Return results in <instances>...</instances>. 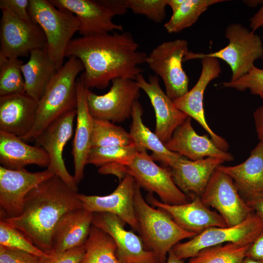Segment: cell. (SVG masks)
Instances as JSON below:
<instances>
[{"label": "cell", "mask_w": 263, "mask_h": 263, "mask_svg": "<svg viewBox=\"0 0 263 263\" xmlns=\"http://www.w3.org/2000/svg\"><path fill=\"white\" fill-rule=\"evenodd\" d=\"M129 32H115L72 39L65 57L75 56L84 71L79 78L86 89L107 87L114 78L135 80L143 72L139 65L146 62L148 55Z\"/></svg>", "instance_id": "1"}, {"label": "cell", "mask_w": 263, "mask_h": 263, "mask_svg": "<svg viewBox=\"0 0 263 263\" xmlns=\"http://www.w3.org/2000/svg\"><path fill=\"white\" fill-rule=\"evenodd\" d=\"M78 195L55 175L27 194L19 216L0 219L20 230L43 252L51 254L52 236L59 220L66 213L83 208Z\"/></svg>", "instance_id": "2"}, {"label": "cell", "mask_w": 263, "mask_h": 263, "mask_svg": "<svg viewBox=\"0 0 263 263\" xmlns=\"http://www.w3.org/2000/svg\"><path fill=\"white\" fill-rule=\"evenodd\" d=\"M134 206L138 232L145 247L153 252L157 263H165L169 251L181 241L196 235L179 226L164 210L155 208L147 203L136 182Z\"/></svg>", "instance_id": "3"}, {"label": "cell", "mask_w": 263, "mask_h": 263, "mask_svg": "<svg viewBox=\"0 0 263 263\" xmlns=\"http://www.w3.org/2000/svg\"><path fill=\"white\" fill-rule=\"evenodd\" d=\"M84 70L82 62L75 56H71L57 71L38 102L34 126L27 135L21 138L23 141H34L49 124L65 113L76 109V78Z\"/></svg>", "instance_id": "4"}, {"label": "cell", "mask_w": 263, "mask_h": 263, "mask_svg": "<svg viewBox=\"0 0 263 263\" xmlns=\"http://www.w3.org/2000/svg\"><path fill=\"white\" fill-rule=\"evenodd\" d=\"M28 14L44 32L46 50L57 71L63 65L67 47L79 29V22L72 13L55 7L49 0H29Z\"/></svg>", "instance_id": "5"}, {"label": "cell", "mask_w": 263, "mask_h": 263, "mask_svg": "<svg viewBox=\"0 0 263 263\" xmlns=\"http://www.w3.org/2000/svg\"><path fill=\"white\" fill-rule=\"evenodd\" d=\"M228 44L218 51L204 54L188 51L184 61L203 57L220 59L230 67V81H234L247 74L255 66L254 62L263 56V41L262 38L239 23L228 25L225 30Z\"/></svg>", "instance_id": "6"}, {"label": "cell", "mask_w": 263, "mask_h": 263, "mask_svg": "<svg viewBox=\"0 0 263 263\" xmlns=\"http://www.w3.org/2000/svg\"><path fill=\"white\" fill-rule=\"evenodd\" d=\"M57 8L75 15L82 37L105 34L114 30L123 32L122 25L114 23L113 18L125 14L128 9L122 0H49Z\"/></svg>", "instance_id": "7"}, {"label": "cell", "mask_w": 263, "mask_h": 263, "mask_svg": "<svg viewBox=\"0 0 263 263\" xmlns=\"http://www.w3.org/2000/svg\"><path fill=\"white\" fill-rule=\"evenodd\" d=\"M263 229V220L253 211L236 225L208 228L188 241L178 243L172 249L181 259L191 258L205 248L224 243L250 244Z\"/></svg>", "instance_id": "8"}, {"label": "cell", "mask_w": 263, "mask_h": 263, "mask_svg": "<svg viewBox=\"0 0 263 263\" xmlns=\"http://www.w3.org/2000/svg\"><path fill=\"white\" fill-rule=\"evenodd\" d=\"M188 52V42L177 39L164 42L153 49L146 62L163 80L167 95L174 100L188 91V77L183 69L184 58Z\"/></svg>", "instance_id": "9"}, {"label": "cell", "mask_w": 263, "mask_h": 263, "mask_svg": "<svg viewBox=\"0 0 263 263\" xmlns=\"http://www.w3.org/2000/svg\"><path fill=\"white\" fill-rule=\"evenodd\" d=\"M127 170L141 188L156 193L163 203L180 205L191 200L175 184L170 169L157 165L147 150L137 152Z\"/></svg>", "instance_id": "10"}, {"label": "cell", "mask_w": 263, "mask_h": 263, "mask_svg": "<svg viewBox=\"0 0 263 263\" xmlns=\"http://www.w3.org/2000/svg\"><path fill=\"white\" fill-rule=\"evenodd\" d=\"M112 82L110 90L103 95L87 89L88 108L93 118L122 122L131 116L141 89L135 80L129 78H116Z\"/></svg>", "instance_id": "11"}, {"label": "cell", "mask_w": 263, "mask_h": 263, "mask_svg": "<svg viewBox=\"0 0 263 263\" xmlns=\"http://www.w3.org/2000/svg\"><path fill=\"white\" fill-rule=\"evenodd\" d=\"M200 198L207 207L216 210L227 226L242 222L253 211L241 197L232 178L218 168Z\"/></svg>", "instance_id": "12"}, {"label": "cell", "mask_w": 263, "mask_h": 263, "mask_svg": "<svg viewBox=\"0 0 263 263\" xmlns=\"http://www.w3.org/2000/svg\"><path fill=\"white\" fill-rule=\"evenodd\" d=\"M0 30V57L27 56L31 51L46 48L47 40L40 26L2 9Z\"/></svg>", "instance_id": "13"}, {"label": "cell", "mask_w": 263, "mask_h": 263, "mask_svg": "<svg viewBox=\"0 0 263 263\" xmlns=\"http://www.w3.org/2000/svg\"><path fill=\"white\" fill-rule=\"evenodd\" d=\"M48 168L32 172L25 169L14 170L0 167V219L19 216L27 194L43 181L55 175Z\"/></svg>", "instance_id": "14"}, {"label": "cell", "mask_w": 263, "mask_h": 263, "mask_svg": "<svg viewBox=\"0 0 263 263\" xmlns=\"http://www.w3.org/2000/svg\"><path fill=\"white\" fill-rule=\"evenodd\" d=\"M76 110L68 111L46 126L36 137L35 145L42 148L50 158L47 168L60 178L70 188L77 191V185L66 168L63 150L73 135Z\"/></svg>", "instance_id": "15"}, {"label": "cell", "mask_w": 263, "mask_h": 263, "mask_svg": "<svg viewBox=\"0 0 263 263\" xmlns=\"http://www.w3.org/2000/svg\"><path fill=\"white\" fill-rule=\"evenodd\" d=\"M201 59L202 71L196 83L185 95L173 100V102L177 108L194 119L201 125L219 148L226 151L229 148L227 142L215 133L208 126L205 116L203 106L205 91L210 82L219 76L222 69L217 58L203 57Z\"/></svg>", "instance_id": "16"}, {"label": "cell", "mask_w": 263, "mask_h": 263, "mask_svg": "<svg viewBox=\"0 0 263 263\" xmlns=\"http://www.w3.org/2000/svg\"><path fill=\"white\" fill-rule=\"evenodd\" d=\"M126 223L117 216L106 212L94 213L93 225L108 233L114 240L117 256L122 263H157L140 237L125 228Z\"/></svg>", "instance_id": "17"}, {"label": "cell", "mask_w": 263, "mask_h": 263, "mask_svg": "<svg viewBox=\"0 0 263 263\" xmlns=\"http://www.w3.org/2000/svg\"><path fill=\"white\" fill-rule=\"evenodd\" d=\"M188 197L191 199L189 202L180 205L163 203L150 193L146 198L151 206L167 212L183 229L196 235L210 227L227 226L223 218L207 207L200 196L190 194Z\"/></svg>", "instance_id": "18"}, {"label": "cell", "mask_w": 263, "mask_h": 263, "mask_svg": "<svg viewBox=\"0 0 263 263\" xmlns=\"http://www.w3.org/2000/svg\"><path fill=\"white\" fill-rule=\"evenodd\" d=\"M135 181L127 173L117 187L105 196L87 195L78 193L82 207L94 213L114 214L138 231V223L134 206Z\"/></svg>", "instance_id": "19"}, {"label": "cell", "mask_w": 263, "mask_h": 263, "mask_svg": "<svg viewBox=\"0 0 263 263\" xmlns=\"http://www.w3.org/2000/svg\"><path fill=\"white\" fill-rule=\"evenodd\" d=\"M135 81L150 99L156 117L155 133L165 144L188 116L177 108L173 100L162 90L157 75H150L147 81L140 74Z\"/></svg>", "instance_id": "20"}, {"label": "cell", "mask_w": 263, "mask_h": 263, "mask_svg": "<svg viewBox=\"0 0 263 263\" xmlns=\"http://www.w3.org/2000/svg\"><path fill=\"white\" fill-rule=\"evenodd\" d=\"M188 116L173 132L165 145L169 150L190 160L196 161L207 157L217 158L224 162L231 161L234 156L219 148L207 135L197 134Z\"/></svg>", "instance_id": "21"}, {"label": "cell", "mask_w": 263, "mask_h": 263, "mask_svg": "<svg viewBox=\"0 0 263 263\" xmlns=\"http://www.w3.org/2000/svg\"><path fill=\"white\" fill-rule=\"evenodd\" d=\"M38 103L24 94L0 96V131L20 138L33 129Z\"/></svg>", "instance_id": "22"}, {"label": "cell", "mask_w": 263, "mask_h": 263, "mask_svg": "<svg viewBox=\"0 0 263 263\" xmlns=\"http://www.w3.org/2000/svg\"><path fill=\"white\" fill-rule=\"evenodd\" d=\"M87 90L80 79L77 80L76 126L72 152L74 162V177L77 185L84 177L87 156L91 149L94 118L87 106Z\"/></svg>", "instance_id": "23"}, {"label": "cell", "mask_w": 263, "mask_h": 263, "mask_svg": "<svg viewBox=\"0 0 263 263\" xmlns=\"http://www.w3.org/2000/svg\"><path fill=\"white\" fill-rule=\"evenodd\" d=\"M222 159L207 157L192 161L181 156L170 169L172 177L179 188L188 196H201L214 171L224 163Z\"/></svg>", "instance_id": "24"}, {"label": "cell", "mask_w": 263, "mask_h": 263, "mask_svg": "<svg viewBox=\"0 0 263 263\" xmlns=\"http://www.w3.org/2000/svg\"><path fill=\"white\" fill-rule=\"evenodd\" d=\"M94 214L83 208L65 214L57 223L52 236V254L84 245L93 225Z\"/></svg>", "instance_id": "25"}, {"label": "cell", "mask_w": 263, "mask_h": 263, "mask_svg": "<svg viewBox=\"0 0 263 263\" xmlns=\"http://www.w3.org/2000/svg\"><path fill=\"white\" fill-rule=\"evenodd\" d=\"M0 163L4 168L19 170L29 165L47 168L50 161L42 148L29 145L15 135L0 131Z\"/></svg>", "instance_id": "26"}, {"label": "cell", "mask_w": 263, "mask_h": 263, "mask_svg": "<svg viewBox=\"0 0 263 263\" xmlns=\"http://www.w3.org/2000/svg\"><path fill=\"white\" fill-rule=\"evenodd\" d=\"M143 108L137 100L133 104L130 133L138 152L150 150L154 161L159 162L165 167H172L182 156L168 150L155 133L151 131L143 122Z\"/></svg>", "instance_id": "27"}, {"label": "cell", "mask_w": 263, "mask_h": 263, "mask_svg": "<svg viewBox=\"0 0 263 263\" xmlns=\"http://www.w3.org/2000/svg\"><path fill=\"white\" fill-rule=\"evenodd\" d=\"M21 70L25 82V94L38 103L57 72L46 48L31 51L28 61L21 65Z\"/></svg>", "instance_id": "28"}, {"label": "cell", "mask_w": 263, "mask_h": 263, "mask_svg": "<svg viewBox=\"0 0 263 263\" xmlns=\"http://www.w3.org/2000/svg\"><path fill=\"white\" fill-rule=\"evenodd\" d=\"M217 168L232 178L239 193L263 192V141L244 162L234 166L221 165Z\"/></svg>", "instance_id": "29"}, {"label": "cell", "mask_w": 263, "mask_h": 263, "mask_svg": "<svg viewBox=\"0 0 263 263\" xmlns=\"http://www.w3.org/2000/svg\"><path fill=\"white\" fill-rule=\"evenodd\" d=\"M84 246V254L79 263H122L113 239L93 225Z\"/></svg>", "instance_id": "30"}, {"label": "cell", "mask_w": 263, "mask_h": 263, "mask_svg": "<svg viewBox=\"0 0 263 263\" xmlns=\"http://www.w3.org/2000/svg\"><path fill=\"white\" fill-rule=\"evenodd\" d=\"M223 1L225 0H185L164 26L169 33L180 32L194 24L209 6Z\"/></svg>", "instance_id": "31"}, {"label": "cell", "mask_w": 263, "mask_h": 263, "mask_svg": "<svg viewBox=\"0 0 263 263\" xmlns=\"http://www.w3.org/2000/svg\"><path fill=\"white\" fill-rule=\"evenodd\" d=\"M134 145L130 132L106 120L94 118L91 148Z\"/></svg>", "instance_id": "32"}, {"label": "cell", "mask_w": 263, "mask_h": 263, "mask_svg": "<svg viewBox=\"0 0 263 263\" xmlns=\"http://www.w3.org/2000/svg\"><path fill=\"white\" fill-rule=\"evenodd\" d=\"M250 244L229 243L209 247L190 258L188 263H242Z\"/></svg>", "instance_id": "33"}, {"label": "cell", "mask_w": 263, "mask_h": 263, "mask_svg": "<svg viewBox=\"0 0 263 263\" xmlns=\"http://www.w3.org/2000/svg\"><path fill=\"white\" fill-rule=\"evenodd\" d=\"M137 152L134 145L92 148L87 156V164L99 168L111 163L128 166L132 163Z\"/></svg>", "instance_id": "34"}, {"label": "cell", "mask_w": 263, "mask_h": 263, "mask_svg": "<svg viewBox=\"0 0 263 263\" xmlns=\"http://www.w3.org/2000/svg\"><path fill=\"white\" fill-rule=\"evenodd\" d=\"M22 64L19 58L0 57V96L25 93Z\"/></svg>", "instance_id": "35"}, {"label": "cell", "mask_w": 263, "mask_h": 263, "mask_svg": "<svg viewBox=\"0 0 263 263\" xmlns=\"http://www.w3.org/2000/svg\"><path fill=\"white\" fill-rule=\"evenodd\" d=\"M0 245L41 257L47 254L37 247L22 232L0 220Z\"/></svg>", "instance_id": "36"}, {"label": "cell", "mask_w": 263, "mask_h": 263, "mask_svg": "<svg viewBox=\"0 0 263 263\" xmlns=\"http://www.w3.org/2000/svg\"><path fill=\"white\" fill-rule=\"evenodd\" d=\"M168 0H122L124 6L135 14L146 16L156 23L165 19Z\"/></svg>", "instance_id": "37"}, {"label": "cell", "mask_w": 263, "mask_h": 263, "mask_svg": "<svg viewBox=\"0 0 263 263\" xmlns=\"http://www.w3.org/2000/svg\"><path fill=\"white\" fill-rule=\"evenodd\" d=\"M222 87L243 92L249 89L251 94L260 95L263 93V69L254 66L246 75L234 81H225Z\"/></svg>", "instance_id": "38"}, {"label": "cell", "mask_w": 263, "mask_h": 263, "mask_svg": "<svg viewBox=\"0 0 263 263\" xmlns=\"http://www.w3.org/2000/svg\"><path fill=\"white\" fill-rule=\"evenodd\" d=\"M85 252L84 245L40 257L39 263H79Z\"/></svg>", "instance_id": "39"}, {"label": "cell", "mask_w": 263, "mask_h": 263, "mask_svg": "<svg viewBox=\"0 0 263 263\" xmlns=\"http://www.w3.org/2000/svg\"><path fill=\"white\" fill-rule=\"evenodd\" d=\"M40 257L0 245V263H39Z\"/></svg>", "instance_id": "40"}, {"label": "cell", "mask_w": 263, "mask_h": 263, "mask_svg": "<svg viewBox=\"0 0 263 263\" xmlns=\"http://www.w3.org/2000/svg\"><path fill=\"white\" fill-rule=\"evenodd\" d=\"M29 0H0V8L6 9L19 18L26 21H32L28 12Z\"/></svg>", "instance_id": "41"}, {"label": "cell", "mask_w": 263, "mask_h": 263, "mask_svg": "<svg viewBox=\"0 0 263 263\" xmlns=\"http://www.w3.org/2000/svg\"><path fill=\"white\" fill-rule=\"evenodd\" d=\"M240 194L247 205L263 220V192Z\"/></svg>", "instance_id": "42"}, {"label": "cell", "mask_w": 263, "mask_h": 263, "mask_svg": "<svg viewBox=\"0 0 263 263\" xmlns=\"http://www.w3.org/2000/svg\"><path fill=\"white\" fill-rule=\"evenodd\" d=\"M98 171L101 174H112L116 176L120 182L127 174V166L118 163H111L99 168Z\"/></svg>", "instance_id": "43"}, {"label": "cell", "mask_w": 263, "mask_h": 263, "mask_svg": "<svg viewBox=\"0 0 263 263\" xmlns=\"http://www.w3.org/2000/svg\"><path fill=\"white\" fill-rule=\"evenodd\" d=\"M245 256L263 261V229L250 245Z\"/></svg>", "instance_id": "44"}, {"label": "cell", "mask_w": 263, "mask_h": 263, "mask_svg": "<svg viewBox=\"0 0 263 263\" xmlns=\"http://www.w3.org/2000/svg\"><path fill=\"white\" fill-rule=\"evenodd\" d=\"M262 99V105L253 113L256 131L260 141H263V93L259 95Z\"/></svg>", "instance_id": "45"}, {"label": "cell", "mask_w": 263, "mask_h": 263, "mask_svg": "<svg viewBox=\"0 0 263 263\" xmlns=\"http://www.w3.org/2000/svg\"><path fill=\"white\" fill-rule=\"evenodd\" d=\"M249 27L255 32L260 27H263V0L262 6L257 12L249 19Z\"/></svg>", "instance_id": "46"}, {"label": "cell", "mask_w": 263, "mask_h": 263, "mask_svg": "<svg viewBox=\"0 0 263 263\" xmlns=\"http://www.w3.org/2000/svg\"><path fill=\"white\" fill-rule=\"evenodd\" d=\"M165 263H184L183 260L178 258L171 249L169 252Z\"/></svg>", "instance_id": "47"}, {"label": "cell", "mask_w": 263, "mask_h": 263, "mask_svg": "<svg viewBox=\"0 0 263 263\" xmlns=\"http://www.w3.org/2000/svg\"><path fill=\"white\" fill-rule=\"evenodd\" d=\"M184 0H168V5L170 7L172 13H174L179 8Z\"/></svg>", "instance_id": "48"}, {"label": "cell", "mask_w": 263, "mask_h": 263, "mask_svg": "<svg viewBox=\"0 0 263 263\" xmlns=\"http://www.w3.org/2000/svg\"><path fill=\"white\" fill-rule=\"evenodd\" d=\"M263 0H243V2L247 6L251 7H255L259 4H262Z\"/></svg>", "instance_id": "49"}, {"label": "cell", "mask_w": 263, "mask_h": 263, "mask_svg": "<svg viewBox=\"0 0 263 263\" xmlns=\"http://www.w3.org/2000/svg\"><path fill=\"white\" fill-rule=\"evenodd\" d=\"M242 263H263V261L255 260L245 256L243 259Z\"/></svg>", "instance_id": "50"}, {"label": "cell", "mask_w": 263, "mask_h": 263, "mask_svg": "<svg viewBox=\"0 0 263 263\" xmlns=\"http://www.w3.org/2000/svg\"><path fill=\"white\" fill-rule=\"evenodd\" d=\"M262 40H263V36L262 37ZM262 59L263 60V56L262 57Z\"/></svg>", "instance_id": "51"}]
</instances>
